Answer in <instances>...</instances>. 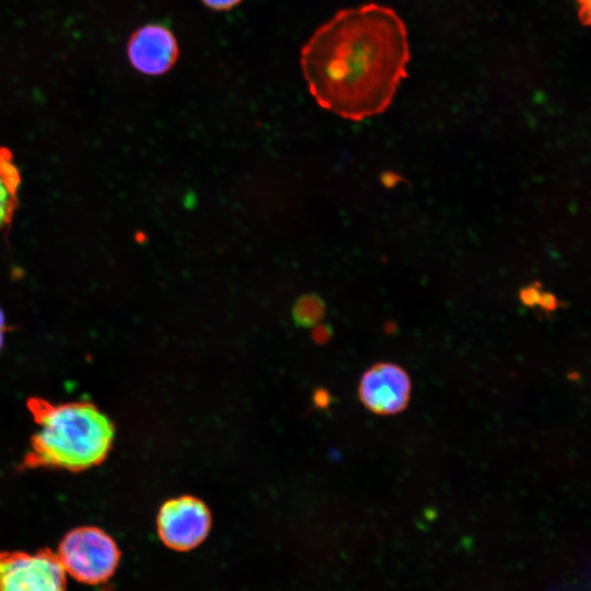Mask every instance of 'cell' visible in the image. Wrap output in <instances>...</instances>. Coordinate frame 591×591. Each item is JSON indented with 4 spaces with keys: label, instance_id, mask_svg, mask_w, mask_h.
Segmentation results:
<instances>
[{
    "label": "cell",
    "instance_id": "8992f818",
    "mask_svg": "<svg viewBox=\"0 0 591 591\" xmlns=\"http://www.w3.org/2000/svg\"><path fill=\"white\" fill-rule=\"evenodd\" d=\"M412 381L404 368L393 362H378L362 374L358 396L373 414L392 416L409 403Z\"/></svg>",
    "mask_w": 591,
    "mask_h": 591
},
{
    "label": "cell",
    "instance_id": "277c9868",
    "mask_svg": "<svg viewBox=\"0 0 591 591\" xmlns=\"http://www.w3.org/2000/svg\"><path fill=\"white\" fill-rule=\"evenodd\" d=\"M67 573L55 552H0V591H66Z\"/></svg>",
    "mask_w": 591,
    "mask_h": 591
},
{
    "label": "cell",
    "instance_id": "3957f363",
    "mask_svg": "<svg viewBox=\"0 0 591 591\" xmlns=\"http://www.w3.org/2000/svg\"><path fill=\"white\" fill-rule=\"evenodd\" d=\"M56 554L68 576L89 586L109 580L121 557L115 540L91 525L78 526L66 533Z\"/></svg>",
    "mask_w": 591,
    "mask_h": 591
},
{
    "label": "cell",
    "instance_id": "ba28073f",
    "mask_svg": "<svg viewBox=\"0 0 591 591\" xmlns=\"http://www.w3.org/2000/svg\"><path fill=\"white\" fill-rule=\"evenodd\" d=\"M21 174L8 148H0V231L13 219L19 200Z\"/></svg>",
    "mask_w": 591,
    "mask_h": 591
},
{
    "label": "cell",
    "instance_id": "30bf717a",
    "mask_svg": "<svg viewBox=\"0 0 591 591\" xmlns=\"http://www.w3.org/2000/svg\"><path fill=\"white\" fill-rule=\"evenodd\" d=\"M540 285L534 283L520 290L521 302L530 308L536 306L541 296Z\"/></svg>",
    "mask_w": 591,
    "mask_h": 591
},
{
    "label": "cell",
    "instance_id": "8fae6325",
    "mask_svg": "<svg viewBox=\"0 0 591 591\" xmlns=\"http://www.w3.org/2000/svg\"><path fill=\"white\" fill-rule=\"evenodd\" d=\"M537 305L545 312H553L558 308V300L553 293L542 291Z\"/></svg>",
    "mask_w": 591,
    "mask_h": 591
},
{
    "label": "cell",
    "instance_id": "52a82bcc",
    "mask_svg": "<svg viewBox=\"0 0 591 591\" xmlns=\"http://www.w3.org/2000/svg\"><path fill=\"white\" fill-rule=\"evenodd\" d=\"M178 45L173 33L161 24H146L137 28L127 43V57L138 72L161 76L178 58Z\"/></svg>",
    "mask_w": 591,
    "mask_h": 591
},
{
    "label": "cell",
    "instance_id": "9c48e42d",
    "mask_svg": "<svg viewBox=\"0 0 591 591\" xmlns=\"http://www.w3.org/2000/svg\"><path fill=\"white\" fill-rule=\"evenodd\" d=\"M324 315V304L317 297L301 298L293 308L294 321L302 326L317 323Z\"/></svg>",
    "mask_w": 591,
    "mask_h": 591
},
{
    "label": "cell",
    "instance_id": "5b68a950",
    "mask_svg": "<svg viewBox=\"0 0 591 591\" xmlns=\"http://www.w3.org/2000/svg\"><path fill=\"white\" fill-rule=\"evenodd\" d=\"M212 518L207 505L192 495L166 500L157 515V530L162 543L176 552H188L208 536Z\"/></svg>",
    "mask_w": 591,
    "mask_h": 591
},
{
    "label": "cell",
    "instance_id": "7a4b0ae2",
    "mask_svg": "<svg viewBox=\"0 0 591 591\" xmlns=\"http://www.w3.org/2000/svg\"><path fill=\"white\" fill-rule=\"evenodd\" d=\"M37 426L23 467H51L79 472L107 456L114 440L111 419L86 402L53 404L42 397L27 401Z\"/></svg>",
    "mask_w": 591,
    "mask_h": 591
},
{
    "label": "cell",
    "instance_id": "9a60e30c",
    "mask_svg": "<svg viewBox=\"0 0 591 591\" xmlns=\"http://www.w3.org/2000/svg\"><path fill=\"white\" fill-rule=\"evenodd\" d=\"M382 181H383V184L386 186V187H393L397 181H398V176L397 174H394V173H387V174H384L382 176Z\"/></svg>",
    "mask_w": 591,
    "mask_h": 591
},
{
    "label": "cell",
    "instance_id": "4fadbf2b",
    "mask_svg": "<svg viewBox=\"0 0 591 591\" xmlns=\"http://www.w3.org/2000/svg\"><path fill=\"white\" fill-rule=\"evenodd\" d=\"M579 2V16L584 25L589 24L590 20V0H578Z\"/></svg>",
    "mask_w": 591,
    "mask_h": 591
},
{
    "label": "cell",
    "instance_id": "7c38bea8",
    "mask_svg": "<svg viewBox=\"0 0 591 591\" xmlns=\"http://www.w3.org/2000/svg\"><path fill=\"white\" fill-rule=\"evenodd\" d=\"M208 8L213 10H230L237 5L242 0H201Z\"/></svg>",
    "mask_w": 591,
    "mask_h": 591
},
{
    "label": "cell",
    "instance_id": "5bb4252c",
    "mask_svg": "<svg viewBox=\"0 0 591 591\" xmlns=\"http://www.w3.org/2000/svg\"><path fill=\"white\" fill-rule=\"evenodd\" d=\"M5 333H7L5 316L2 309L0 308V350L2 349L3 344H4Z\"/></svg>",
    "mask_w": 591,
    "mask_h": 591
},
{
    "label": "cell",
    "instance_id": "6da1fadb",
    "mask_svg": "<svg viewBox=\"0 0 591 591\" xmlns=\"http://www.w3.org/2000/svg\"><path fill=\"white\" fill-rule=\"evenodd\" d=\"M406 26L391 8L368 3L338 11L301 50V68L317 104L350 120L383 113L407 76Z\"/></svg>",
    "mask_w": 591,
    "mask_h": 591
}]
</instances>
